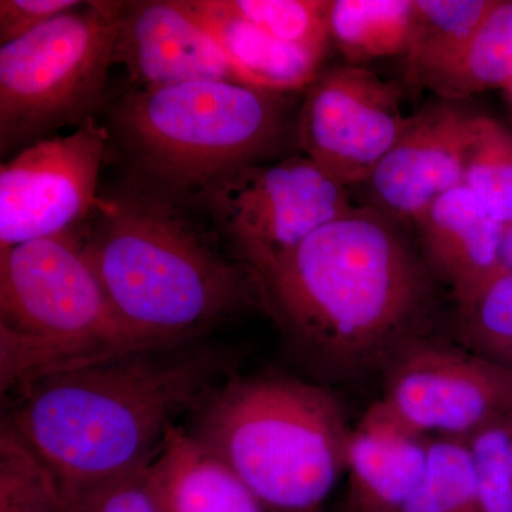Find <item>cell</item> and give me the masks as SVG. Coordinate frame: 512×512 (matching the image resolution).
I'll list each match as a JSON object with an SVG mask.
<instances>
[{
	"label": "cell",
	"instance_id": "obj_1",
	"mask_svg": "<svg viewBox=\"0 0 512 512\" xmlns=\"http://www.w3.org/2000/svg\"><path fill=\"white\" fill-rule=\"evenodd\" d=\"M407 225L355 207L261 279L264 311L322 379L386 373L434 336L439 285Z\"/></svg>",
	"mask_w": 512,
	"mask_h": 512
},
{
	"label": "cell",
	"instance_id": "obj_2",
	"mask_svg": "<svg viewBox=\"0 0 512 512\" xmlns=\"http://www.w3.org/2000/svg\"><path fill=\"white\" fill-rule=\"evenodd\" d=\"M234 363L201 338L56 367L10 390L2 427L50 468L62 490L116 480L144 470L177 421L234 375Z\"/></svg>",
	"mask_w": 512,
	"mask_h": 512
},
{
	"label": "cell",
	"instance_id": "obj_3",
	"mask_svg": "<svg viewBox=\"0 0 512 512\" xmlns=\"http://www.w3.org/2000/svg\"><path fill=\"white\" fill-rule=\"evenodd\" d=\"M194 208L127 180L77 234L110 305L148 345L201 339L251 308L259 279Z\"/></svg>",
	"mask_w": 512,
	"mask_h": 512
},
{
	"label": "cell",
	"instance_id": "obj_4",
	"mask_svg": "<svg viewBox=\"0 0 512 512\" xmlns=\"http://www.w3.org/2000/svg\"><path fill=\"white\" fill-rule=\"evenodd\" d=\"M281 93L237 82L133 87L111 110L128 180L194 208L215 185L268 163L291 134Z\"/></svg>",
	"mask_w": 512,
	"mask_h": 512
},
{
	"label": "cell",
	"instance_id": "obj_5",
	"mask_svg": "<svg viewBox=\"0 0 512 512\" xmlns=\"http://www.w3.org/2000/svg\"><path fill=\"white\" fill-rule=\"evenodd\" d=\"M191 417V436L271 512L322 511L346 473L352 427L320 384L231 375Z\"/></svg>",
	"mask_w": 512,
	"mask_h": 512
},
{
	"label": "cell",
	"instance_id": "obj_6",
	"mask_svg": "<svg viewBox=\"0 0 512 512\" xmlns=\"http://www.w3.org/2000/svg\"><path fill=\"white\" fill-rule=\"evenodd\" d=\"M147 345L114 312L76 235L0 251L3 394L56 367Z\"/></svg>",
	"mask_w": 512,
	"mask_h": 512
},
{
	"label": "cell",
	"instance_id": "obj_7",
	"mask_svg": "<svg viewBox=\"0 0 512 512\" xmlns=\"http://www.w3.org/2000/svg\"><path fill=\"white\" fill-rule=\"evenodd\" d=\"M123 2H86L0 47V150L82 126L103 104Z\"/></svg>",
	"mask_w": 512,
	"mask_h": 512
},
{
	"label": "cell",
	"instance_id": "obj_8",
	"mask_svg": "<svg viewBox=\"0 0 512 512\" xmlns=\"http://www.w3.org/2000/svg\"><path fill=\"white\" fill-rule=\"evenodd\" d=\"M355 207L349 188L302 154L242 168L202 195L194 210L210 218L261 284L318 229Z\"/></svg>",
	"mask_w": 512,
	"mask_h": 512
},
{
	"label": "cell",
	"instance_id": "obj_9",
	"mask_svg": "<svg viewBox=\"0 0 512 512\" xmlns=\"http://www.w3.org/2000/svg\"><path fill=\"white\" fill-rule=\"evenodd\" d=\"M109 143V128L92 117L73 133L37 141L3 163L0 251L79 234L99 202Z\"/></svg>",
	"mask_w": 512,
	"mask_h": 512
},
{
	"label": "cell",
	"instance_id": "obj_10",
	"mask_svg": "<svg viewBox=\"0 0 512 512\" xmlns=\"http://www.w3.org/2000/svg\"><path fill=\"white\" fill-rule=\"evenodd\" d=\"M379 403L421 436L466 440L512 413V372L430 336L414 343L387 369Z\"/></svg>",
	"mask_w": 512,
	"mask_h": 512
},
{
	"label": "cell",
	"instance_id": "obj_11",
	"mask_svg": "<svg viewBox=\"0 0 512 512\" xmlns=\"http://www.w3.org/2000/svg\"><path fill=\"white\" fill-rule=\"evenodd\" d=\"M407 121L396 84L348 63L320 72L306 87L295 140L323 173L352 188L372 175Z\"/></svg>",
	"mask_w": 512,
	"mask_h": 512
},
{
	"label": "cell",
	"instance_id": "obj_12",
	"mask_svg": "<svg viewBox=\"0 0 512 512\" xmlns=\"http://www.w3.org/2000/svg\"><path fill=\"white\" fill-rule=\"evenodd\" d=\"M485 120L450 104L409 117L402 136L362 184L369 207L412 227L437 198L464 185Z\"/></svg>",
	"mask_w": 512,
	"mask_h": 512
},
{
	"label": "cell",
	"instance_id": "obj_13",
	"mask_svg": "<svg viewBox=\"0 0 512 512\" xmlns=\"http://www.w3.org/2000/svg\"><path fill=\"white\" fill-rule=\"evenodd\" d=\"M113 60L127 67L134 87L241 83L220 45L183 0L123 2Z\"/></svg>",
	"mask_w": 512,
	"mask_h": 512
},
{
	"label": "cell",
	"instance_id": "obj_14",
	"mask_svg": "<svg viewBox=\"0 0 512 512\" xmlns=\"http://www.w3.org/2000/svg\"><path fill=\"white\" fill-rule=\"evenodd\" d=\"M412 227L424 261L450 291L454 305L503 274L505 227L466 185L437 198Z\"/></svg>",
	"mask_w": 512,
	"mask_h": 512
},
{
	"label": "cell",
	"instance_id": "obj_15",
	"mask_svg": "<svg viewBox=\"0 0 512 512\" xmlns=\"http://www.w3.org/2000/svg\"><path fill=\"white\" fill-rule=\"evenodd\" d=\"M429 443L372 404L350 431L345 512H400L426 470Z\"/></svg>",
	"mask_w": 512,
	"mask_h": 512
},
{
	"label": "cell",
	"instance_id": "obj_16",
	"mask_svg": "<svg viewBox=\"0 0 512 512\" xmlns=\"http://www.w3.org/2000/svg\"><path fill=\"white\" fill-rule=\"evenodd\" d=\"M161 512H271L190 431L175 426L143 473Z\"/></svg>",
	"mask_w": 512,
	"mask_h": 512
},
{
	"label": "cell",
	"instance_id": "obj_17",
	"mask_svg": "<svg viewBox=\"0 0 512 512\" xmlns=\"http://www.w3.org/2000/svg\"><path fill=\"white\" fill-rule=\"evenodd\" d=\"M192 18L228 57L241 83L271 93L305 90L322 72L325 55L275 39L228 12L221 0H183Z\"/></svg>",
	"mask_w": 512,
	"mask_h": 512
},
{
	"label": "cell",
	"instance_id": "obj_18",
	"mask_svg": "<svg viewBox=\"0 0 512 512\" xmlns=\"http://www.w3.org/2000/svg\"><path fill=\"white\" fill-rule=\"evenodd\" d=\"M497 0H413L407 77L427 87L463 52Z\"/></svg>",
	"mask_w": 512,
	"mask_h": 512
},
{
	"label": "cell",
	"instance_id": "obj_19",
	"mask_svg": "<svg viewBox=\"0 0 512 512\" xmlns=\"http://www.w3.org/2000/svg\"><path fill=\"white\" fill-rule=\"evenodd\" d=\"M413 0H330V40L349 64L406 55Z\"/></svg>",
	"mask_w": 512,
	"mask_h": 512
},
{
	"label": "cell",
	"instance_id": "obj_20",
	"mask_svg": "<svg viewBox=\"0 0 512 512\" xmlns=\"http://www.w3.org/2000/svg\"><path fill=\"white\" fill-rule=\"evenodd\" d=\"M512 84V0H497L470 42L427 86L447 100Z\"/></svg>",
	"mask_w": 512,
	"mask_h": 512
},
{
	"label": "cell",
	"instance_id": "obj_21",
	"mask_svg": "<svg viewBox=\"0 0 512 512\" xmlns=\"http://www.w3.org/2000/svg\"><path fill=\"white\" fill-rule=\"evenodd\" d=\"M400 512H483L466 440L430 439L426 470Z\"/></svg>",
	"mask_w": 512,
	"mask_h": 512
},
{
	"label": "cell",
	"instance_id": "obj_22",
	"mask_svg": "<svg viewBox=\"0 0 512 512\" xmlns=\"http://www.w3.org/2000/svg\"><path fill=\"white\" fill-rule=\"evenodd\" d=\"M454 306V342L512 372V274L503 272Z\"/></svg>",
	"mask_w": 512,
	"mask_h": 512
},
{
	"label": "cell",
	"instance_id": "obj_23",
	"mask_svg": "<svg viewBox=\"0 0 512 512\" xmlns=\"http://www.w3.org/2000/svg\"><path fill=\"white\" fill-rule=\"evenodd\" d=\"M55 474L12 431L0 430V512H62Z\"/></svg>",
	"mask_w": 512,
	"mask_h": 512
},
{
	"label": "cell",
	"instance_id": "obj_24",
	"mask_svg": "<svg viewBox=\"0 0 512 512\" xmlns=\"http://www.w3.org/2000/svg\"><path fill=\"white\" fill-rule=\"evenodd\" d=\"M221 5L275 39L326 55L330 0H221Z\"/></svg>",
	"mask_w": 512,
	"mask_h": 512
},
{
	"label": "cell",
	"instance_id": "obj_25",
	"mask_svg": "<svg viewBox=\"0 0 512 512\" xmlns=\"http://www.w3.org/2000/svg\"><path fill=\"white\" fill-rule=\"evenodd\" d=\"M464 185L495 221L512 225V134L488 117L468 161Z\"/></svg>",
	"mask_w": 512,
	"mask_h": 512
},
{
	"label": "cell",
	"instance_id": "obj_26",
	"mask_svg": "<svg viewBox=\"0 0 512 512\" xmlns=\"http://www.w3.org/2000/svg\"><path fill=\"white\" fill-rule=\"evenodd\" d=\"M476 470L481 511L512 512V413L466 439Z\"/></svg>",
	"mask_w": 512,
	"mask_h": 512
},
{
	"label": "cell",
	"instance_id": "obj_27",
	"mask_svg": "<svg viewBox=\"0 0 512 512\" xmlns=\"http://www.w3.org/2000/svg\"><path fill=\"white\" fill-rule=\"evenodd\" d=\"M144 470L87 487L64 488L62 512H161L144 484Z\"/></svg>",
	"mask_w": 512,
	"mask_h": 512
},
{
	"label": "cell",
	"instance_id": "obj_28",
	"mask_svg": "<svg viewBox=\"0 0 512 512\" xmlns=\"http://www.w3.org/2000/svg\"><path fill=\"white\" fill-rule=\"evenodd\" d=\"M77 0H2L0 2V42L26 35L49 20L82 6Z\"/></svg>",
	"mask_w": 512,
	"mask_h": 512
},
{
	"label": "cell",
	"instance_id": "obj_29",
	"mask_svg": "<svg viewBox=\"0 0 512 512\" xmlns=\"http://www.w3.org/2000/svg\"><path fill=\"white\" fill-rule=\"evenodd\" d=\"M501 258H503V272L512 274V225L505 227Z\"/></svg>",
	"mask_w": 512,
	"mask_h": 512
},
{
	"label": "cell",
	"instance_id": "obj_30",
	"mask_svg": "<svg viewBox=\"0 0 512 512\" xmlns=\"http://www.w3.org/2000/svg\"><path fill=\"white\" fill-rule=\"evenodd\" d=\"M510 87H511V90H512V84H511V86H510Z\"/></svg>",
	"mask_w": 512,
	"mask_h": 512
}]
</instances>
